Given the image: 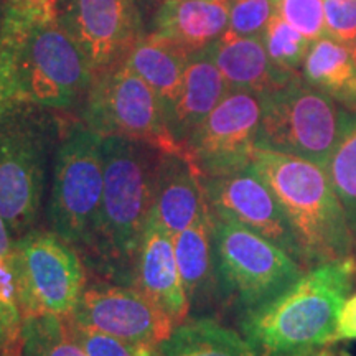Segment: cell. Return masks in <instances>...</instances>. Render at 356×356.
<instances>
[{
    "label": "cell",
    "instance_id": "obj_1",
    "mask_svg": "<svg viewBox=\"0 0 356 356\" xmlns=\"http://www.w3.org/2000/svg\"><path fill=\"white\" fill-rule=\"evenodd\" d=\"M160 154L147 142L102 137L104 188L95 234L81 257L106 280L132 286L137 251L154 210Z\"/></svg>",
    "mask_w": 356,
    "mask_h": 356
},
{
    "label": "cell",
    "instance_id": "obj_2",
    "mask_svg": "<svg viewBox=\"0 0 356 356\" xmlns=\"http://www.w3.org/2000/svg\"><path fill=\"white\" fill-rule=\"evenodd\" d=\"M0 78L8 99L79 111L95 71L58 17L0 12Z\"/></svg>",
    "mask_w": 356,
    "mask_h": 356
},
{
    "label": "cell",
    "instance_id": "obj_3",
    "mask_svg": "<svg viewBox=\"0 0 356 356\" xmlns=\"http://www.w3.org/2000/svg\"><path fill=\"white\" fill-rule=\"evenodd\" d=\"M353 257L305 270L293 286L239 317V332L256 356H309L333 345L338 312L353 289Z\"/></svg>",
    "mask_w": 356,
    "mask_h": 356
},
{
    "label": "cell",
    "instance_id": "obj_4",
    "mask_svg": "<svg viewBox=\"0 0 356 356\" xmlns=\"http://www.w3.org/2000/svg\"><path fill=\"white\" fill-rule=\"evenodd\" d=\"M251 165L286 213L307 270L351 256L355 233L322 167L259 147L252 152Z\"/></svg>",
    "mask_w": 356,
    "mask_h": 356
},
{
    "label": "cell",
    "instance_id": "obj_5",
    "mask_svg": "<svg viewBox=\"0 0 356 356\" xmlns=\"http://www.w3.org/2000/svg\"><path fill=\"white\" fill-rule=\"evenodd\" d=\"M66 122L33 102L7 99L0 109V216L13 239L37 228Z\"/></svg>",
    "mask_w": 356,
    "mask_h": 356
},
{
    "label": "cell",
    "instance_id": "obj_6",
    "mask_svg": "<svg viewBox=\"0 0 356 356\" xmlns=\"http://www.w3.org/2000/svg\"><path fill=\"white\" fill-rule=\"evenodd\" d=\"M210 216L218 297L241 315L274 300L305 274L299 262L262 236L211 211Z\"/></svg>",
    "mask_w": 356,
    "mask_h": 356
},
{
    "label": "cell",
    "instance_id": "obj_7",
    "mask_svg": "<svg viewBox=\"0 0 356 356\" xmlns=\"http://www.w3.org/2000/svg\"><path fill=\"white\" fill-rule=\"evenodd\" d=\"M102 188V137L79 119L68 121L53 160L47 218L51 231L81 256L95 234Z\"/></svg>",
    "mask_w": 356,
    "mask_h": 356
},
{
    "label": "cell",
    "instance_id": "obj_8",
    "mask_svg": "<svg viewBox=\"0 0 356 356\" xmlns=\"http://www.w3.org/2000/svg\"><path fill=\"white\" fill-rule=\"evenodd\" d=\"M348 111L332 96L297 76L264 92V109L256 147L293 155L325 170Z\"/></svg>",
    "mask_w": 356,
    "mask_h": 356
},
{
    "label": "cell",
    "instance_id": "obj_9",
    "mask_svg": "<svg viewBox=\"0 0 356 356\" xmlns=\"http://www.w3.org/2000/svg\"><path fill=\"white\" fill-rule=\"evenodd\" d=\"M79 121L101 137H126L162 152H184L168 131L159 96L124 61L96 74Z\"/></svg>",
    "mask_w": 356,
    "mask_h": 356
},
{
    "label": "cell",
    "instance_id": "obj_10",
    "mask_svg": "<svg viewBox=\"0 0 356 356\" xmlns=\"http://www.w3.org/2000/svg\"><path fill=\"white\" fill-rule=\"evenodd\" d=\"M22 315L73 314L86 286L78 249L51 229H32L13 241Z\"/></svg>",
    "mask_w": 356,
    "mask_h": 356
},
{
    "label": "cell",
    "instance_id": "obj_11",
    "mask_svg": "<svg viewBox=\"0 0 356 356\" xmlns=\"http://www.w3.org/2000/svg\"><path fill=\"white\" fill-rule=\"evenodd\" d=\"M262 109L264 92L229 89L184 147L200 177H220L251 165Z\"/></svg>",
    "mask_w": 356,
    "mask_h": 356
},
{
    "label": "cell",
    "instance_id": "obj_12",
    "mask_svg": "<svg viewBox=\"0 0 356 356\" xmlns=\"http://www.w3.org/2000/svg\"><path fill=\"white\" fill-rule=\"evenodd\" d=\"M58 20L96 74L126 60L144 35L140 0H60Z\"/></svg>",
    "mask_w": 356,
    "mask_h": 356
},
{
    "label": "cell",
    "instance_id": "obj_13",
    "mask_svg": "<svg viewBox=\"0 0 356 356\" xmlns=\"http://www.w3.org/2000/svg\"><path fill=\"white\" fill-rule=\"evenodd\" d=\"M204 198L213 215L234 221L262 236L304 267V256L291 222L273 190L254 167L226 175L202 178ZM307 270V269H305Z\"/></svg>",
    "mask_w": 356,
    "mask_h": 356
},
{
    "label": "cell",
    "instance_id": "obj_14",
    "mask_svg": "<svg viewBox=\"0 0 356 356\" xmlns=\"http://www.w3.org/2000/svg\"><path fill=\"white\" fill-rule=\"evenodd\" d=\"M68 317L83 327L154 348L177 327L136 286L115 282H86Z\"/></svg>",
    "mask_w": 356,
    "mask_h": 356
},
{
    "label": "cell",
    "instance_id": "obj_15",
    "mask_svg": "<svg viewBox=\"0 0 356 356\" xmlns=\"http://www.w3.org/2000/svg\"><path fill=\"white\" fill-rule=\"evenodd\" d=\"M175 325L190 318V302L178 270L173 236L150 215L134 267V282Z\"/></svg>",
    "mask_w": 356,
    "mask_h": 356
},
{
    "label": "cell",
    "instance_id": "obj_16",
    "mask_svg": "<svg viewBox=\"0 0 356 356\" xmlns=\"http://www.w3.org/2000/svg\"><path fill=\"white\" fill-rule=\"evenodd\" d=\"M204 198L202 177L185 152H162L159 160L152 216L172 236L197 220Z\"/></svg>",
    "mask_w": 356,
    "mask_h": 356
},
{
    "label": "cell",
    "instance_id": "obj_17",
    "mask_svg": "<svg viewBox=\"0 0 356 356\" xmlns=\"http://www.w3.org/2000/svg\"><path fill=\"white\" fill-rule=\"evenodd\" d=\"M228 25L229 0H162L150 32L193 55L222 37Z\"/></svg>",
    "mask_w": 356,
    "mask_h": 356
},
{
    "label": "cell",
    "instance_id": "obj_18",
    "mask_svg": "<svg viewBox=\"0 0 356 356\" xmlns=\"http://www.w3.org/2000/svg\"><path fill=\"white\" fill-rule=\"evenodd\" d=\"M229 89L274 91L300 74L277 68L267 55L262 37H241L226 32L207 48Z\"/></svg>",
    "mask_w": 356,
    "mask_h": 356
},
{
    "label": "cell",
    "instance_id": "obj_19",
    "mask_svg": "<svg viewBox=\"0 0 356 356\" xmlns=\"http://www.w3.org/2000/svg\"><path fill=\"white\" fill-rule=\"evenodd\" d=\"M228 91V83L207 50L190 55L184 86L167 121L168 131L181 150L191 134L197 131Z\"/></svg>",
    "mask_w": 356,
    "mask_h": 356
},
{
    "label": "cell",
    "instance_id": "obj_20",
    "mask_svg": "<svg viewBox=\"0 0 356 356\" xmlns=\"http://www.w3.org/2000/svg\"><path fill=\"white\" fill-rule=\"evenodd\" d=\"M173 248L190 310H207L213 302H220L208 203L188 228L173 236Z\"/></svg>",
    "mask_w": 356,
    "mask_h": 356
},
{
    "label": "cell",
    "instance_id": "obj_21",
    "mask_svg": "<svg viewBox=\"0 0 356 356\" xmlns=\"http://www.w3.org/2000/svg\"><path fill=\"white\" fill-rule=\"evenodd\" d=\"M190 55L170 40L145 32L129 50L126 63L137 76L154 89L162 102L167 121L184 86Z\"/></svg>",
    "mask_w": 356,
    "mask_h": 356
},
{
    "label": "cell",
    "instance_id": "obj_22",
    "mask_svg": "<svg viewBox=\"0 0 356 356\" xmlns=\"http://www.w3.org/2000/svg\"><path fill=\"white\" fill-rule=\"evenodd\" d=\"M302 78L332 96L346 109L356 97V61L348 43L332 35L312 40L302 65Z\"/></svg>",
    "mask_w": 356,
    "mask_h": 356
},
{
    "label": "cell",
    "instance_id": "obj_23",
    "mask_svg": "<svg viewBox=\"0 0 356 356\" xmlns=\"http://www.w3.org/2000/svg\"><path fill=\"white\" fill-rule=\"evenodd\" d=\"M154 356H256L241 333L211 317L188 318L155 346Z\"/></svg>",
    "mask_w": 356,
    "mask_h": 356
},
{
    "label": "cell",
    "instance_id": "obj_24",
    "mask_svg": "<svg viewBox=\"0 0 356 356\" xmlns=\"http://www.w3.org/2000/svg\"><path fill=\"white\" fill-rule=\"evenodd\" d=\"M15 356H88L71 335L66 317L53 314L26 315Z\"/></svg>",
    "mask_w": 356,
    "mask_h": 356
},
{
    "label": "cell",
    "instance_id": "obj_25",
    "mask_svg": "<svg viewBox=\"0 0 356 356\" xmlns=\"http://www.w3.org/2000/svg\"><path fill=\"white\" fill-rule=\"evenodd\" d=\"M13 241L6 221L0 216V355L15 356L22 330V315L17 296Z\"/></svg>",
    "mask_w": 356,
    "mask_h": 356
},
{
    "label": "cell",
    "instance_id": "obj_26",
    "mask_svg": "<svg viewBox=\"0 0 356 356\" xmlns=\"http://www.w3.org/2000/svg\"><path fill=\"white\" fill-rule=\"evenodd\" d=\"M325 172L343 204L351 229L356 233V113L353 111L346 113L343 131Z\"/></svg>",
    "mask_w": 356,
    "mask_h": 356
},
{
    "label": "cell",
    "instance_id": "obj_27",
    "mask_svg": "<svg viewBox=\"0 0 356 356\" xmlns=\"http://www.w3.org/2000/svg\"><path fill=\"white\" fill-rule=\"evenodd\" d=\"M262 42L267 55L277 68L300 74L310 47V40L305 35L275 13L262 33Z\"/></svg>",
    "mask_w": 356,
    "mask_h": 356
},
{
    "label": "cell",
    "instance_id": "obj_28",
    "mask_svg": "<svg viewBox=\"0 0 356 356\" xmlns=\"http://www.w3.org/2000/svg\"><path fill=\"white\" fill-rule=\"evenodd\" d=\"M71 335L88 356H154V346L132 343L122 338L83 327L66 317Z\"/></svg>",
    "mask_w": 356,
    "mask_h": 356
},
{
    "label": "cell",
    "instance_id": "obj_29",
    "mask_svg": "<svg viewBox=\"0 0 356 356\" xmlns=\"http://www.w3.org/2000/svg\"><path fill=\"white\" fill-rule=\"evenodd\" d=\"M274 15L273 0H229L228 32L241 37H262Z\"/></svg>",
    "mask_w": 356,
    "mask_h": 356
},
{
    "label": "cell",
    "instance_id": "obj_30",
    "mask_svg": "<svg viewBox=\"0 0 356 356\" xmlns=\"http://www.w3.org/2000/svg\"><path fill=\"white\" fill-rule=\"evenodd\" d=\"M275 13L297 29L307 38L315 40L325 30L323 0H273Z\"/></svg>",
    "mask_w": 356,
    "mask_h": 356
},
{
    "label": "cell",
    "instance_id": "obj_31",
    "mask_svg": "<svg viewBox=\"0 0 356 356\" xmlns=\"http://www.w3.org/2000/svg\"><path fill=\"white\" fill-rule=\"evenodd\" d=\"M325 30L351 44L356 40V0H323Z\"/></svg>",
    "mask_w": 356,
    "mask_h": 356
},
{
    "label": "cell",
    "instance_id": "obj_32",
    "mask_svg": "<svg viewBox=\"0 0 356 356\" xmlns=\"http://www.w3.org/2000/svg\"><path fill=\"white\" fill-rule=\"evenodd\" d=\"M60 0H0V12L17 15L58 17Z\"/></svg>",
    "mask_w": 356,
    "mask_h": 356
},
{
    "label": "cell",
    "instance_id": "obj_33",
    "mask_svg": "<svg viewBox=\"0 0 356 356\" xmlns=\"http://www.w3.org/2000/svg\"><path fill=\"white\" fill-rule=\"evenodd\" d=\"M343 340H356V292L351 297H346L340 312H338L332 343Z\"/></svg>",
    "mask_w": 356,
    "mask_h": 356
},
{
    "label": "cell",
    "instance_id": "obj_34",
    "mask_svg": "<svg viewBox=\"0 0 356 356\" xmlns=\"http://www.w3.org/2000/svg\"><path fill=\"white\" fill-rule=\"evenodd\" d=\"M309 356H340V355L335 353L332 348H328V346H325V348L315 351V353H312Z\"/></svg>",
    "mask_w": 356,
    "mask_h": 356
},
{
    "label": "cell",
    "instance_id": "obj_35",
    "mask_svg": "<svg viewBox=\"0 0 356 356\" xmlns=\"http://www.w3.org/2000/svg\"><path fill=\"white\" fill-rule=\"evenodd\" d=\"M8 99V95H7V88L6 84H3L2 78H0V109H2L3 102H6Z\"/></svg>",
    "mask_w": 356,
    "mask_h": 356
},
{
    "label": "cell",
    "instance_id": "obj_36",
    "mask_svg": "<svg viewBox=\"0 0 356 356\" xmlns=\"http://www.w3.org/2000/svg\"><path fill=\"white\" fill-rule=\"evenodd\" d=\"M350 47H351V51H353V58H355V61H356V40L350 44Z\"/></svg>",
    "mask_w": 356,
    "mask_h": 356
},
{
    "label": "cell",
    "instance_id": "obj_37",
    "mask_svg": "<svg viewBox=\"0 0 356 356\" xmlns=\"http://www.w3.org/2000/svg\"><path fill=\"white\" fill-rule=\"evenodd\" d=\"M355 239H356V233H355Z\"/></svg>",
    "mask_w": 356,
    "mask_h": 356
},
{
    "label": "cell",
    "instance_id": "obj_38",
    "mask_svg": "<svg viewBox=\"0 0 356 356\" xmlns=\"http://www.w3.org/2000/svg\"><path fill=\"white\" fill-rule=\"evenodd\" d=\"M0 356H2V355H0Z\"/></svg>",
    "mask_w": 356,
    "mask_h": 356
}]
</instances>
